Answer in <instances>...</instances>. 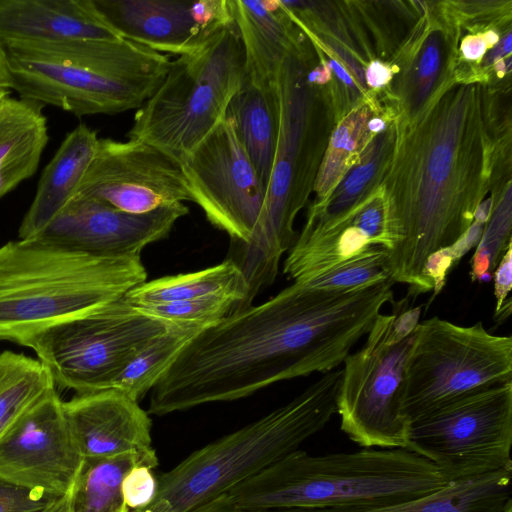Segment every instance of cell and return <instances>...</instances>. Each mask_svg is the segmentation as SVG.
<instances>
[{"mask_svg":"<svg viewBox=\"0 0 512 512\" xmlns=\"http://www.w3.org/2000/svg\"><path fill=\"white\" fill-rule=\"evenodd\" d=\"M496 93L454 75L412 118L395 119L381 186L388 273L408 296L433 290L425 265L470 227L487 192L510 176V117L498 121Z\"/></svg>","mask_w":512,"mask_h":512,"instance_id":"cell-1","label":"cell"},{"mask_svg":"<svg viewBox=\"0 0 512 512\" xmlns=\"http://www.w3.org/2000/svg\"><path fill=\"white\" fill-rule=\"evenodd\" d=\"M393 284L388 278L330 291L294 282L231 312L179 353L152 388L148 413L234 401L279 381L333 371L393 302Z\"/></svg>","mask_w":512,"mask_h":512,"instance_id":"cell-2","label":"cell"},{"mask_svg":"<svg viewBox=\"0 0 512 512\" xmlns=\"http://www.w3.org/2000/svg\"><path fill=\"white\" fill-rule=\"evenodd\" d=\"M331 70L304 34L280 63L276 152L256 243L232 260L255 298L271 285L282 255L297 236L294 221L305 206L336 124Z\"/></svg>","mask_w":512,"mask_h":512,"instance_id":"cell-3","label":"cell"},{"mask_svg":"<svg viewBox=\"0 0 512 512\" xmlns=\"http://www.w3.org/2000/svg\"><path fill=\"white\" fill-rule=\"evenodd\" d=\"M450 482L406 448H361L312 455L297 449L227 492L251 512L385 505L418 498Z\"/></svg>","mask_w":512,"mask_h":512,"instance_id":"cell-4","label":"cell"},{"mask_svg":"<svg viewBox=\"0 0 512 512\" xmlns=\"http://www.w3.org/2000/svg\"><path fill=\"white\" fill-rule=\"evenodd\" d=\"M5 49L20 98L82 117L140 108L160 87L168 55L126 40L72 39Z\"/></svg>","mask_w":512,"mask_h":512,"instance_id":"cell-5","label":"cell"},{"mask_svg":"<svg viewBox=\"0 0 512 512\" xmlns=\"http://www.w3.org/2000/svg\"><path fill=\"white\" fill-rule=\"evenodd\" d=\"M147 280L140 255L96 256L38 238L0 247V340L43 330L125 296Z\"/></svg>","mask_w":512,"mask_h":512,"instance_id":"cell-6","label":"cell"},{"mask_svg":"<svg viewBox=\"0 0 512 512\" xmlns=\"http://www.w3.org/2000/svg\"><path fill=\"white\" fill-rule=\"evenodd\" d=\"M341 378L342 369L327 372L288 403L196 450L158 476L154 501L139 512H188L300 449L337 413Z\"/></svg>","mask_w":512,"mask_h":512,"instance_id":"cell-7","label":"cell"},{"mask_svg":"<svg viewBox=\"0 0 512 512\" xmlns=\"http://www.w3.org/2000/svg\"><path fill=\"white\" fill-rule=\"evenodd\" d=\"M245 79L244 51L233 23L201 50L171 61L160 87L137 109L127 136L179 161L225 118Z\"/></svg>","mask_w":512,"mask_h":512,"instance_id":"cell-8","label":"cell"},{"mask_svg":"<svg viewBox=\"0 0 512 512\" xmlns=\"http://www.w3.org/2000/svg\"><path fill=\"white\" fill-rule=\"evenodd\" d=\"M413 333L401 388L410 425L466 393L512 382V337L491 334L481 321L461 326L434 316Z\"/></svg>","mask_w":512,"mask_h":512,"instance_id":"cell-9","label":"cell"},{"mask_svg":"<svg viewBox=\"0 0 512 512\" xmlns=\"http://www.w3.org/2000/svg\"><path fill=\"white\" fill-rule=\"evenodd\" d=\"M177 326L142 313L122 297L43 330L26 347L56 386L87 393L110 389L144 346Z\"/></svg>","mask_w":512,"mask_h":512,"instance_id":"cell-10","label":"cell"},{"mask_svg":"<svg viewBox=\"0 0 512 512\" xmlns=\"http://www.w3.org/2000/svg\"><path fill=\"white\" fill-rule=\"evenodd\" d=\"M512 382L476 389L410 425L406 449L449 482L512 466Z\"/></svg>","mask_w":512,"mask_h":512,"instance_id":"cell-11","label":"cell"},{"mask_svg":"<svg viewBox=\"0 0 512 512\" xmlns=\"http://www.w3.org/2000/svg\"><path fill=\"white\" fill-rule=\"evenodd\" d=\"M394 318V311L380 313L362 347L343 362L337 396L340 429L361 448L408 445L410 422L401 411V388L414 333L392 342Z\"/></svg>","mask_w":512,"mask_h":512,"instance_id":"cell-12","label":"cell"},{"mask_svg":"<svg viewBox=\"0 0 512 512\" xmlns=\"http://www.w3.org/2000/svg\"><path fill=\"white\" fill-rule=\"evenodd\" d=\"M179 163L192 201L213 226L230 236V257L250 249L260 233L266 191L232 120L225 116Z\"/></svg>","mask_w":512,"mask_h":512,"instance_id":"cell-13","label":"cell"},{"mask_svg":"<svg viewBox=\"0 0 512 512\" xmlns=\"http://www.w3.org/2000/svg\"><path fill=\"white\" fill-rule=\"evenodd\" d=\"M131 214H145L192 195L179 161L141 140L99 138L77 192Z\"/></svg>","mask_w":512,"mask_h":512,"instance_id":"cell-14","label":"cell"},{"mask_svg":"<svg viewBox=\"0 0 512 512\" xmlns=\"http://www.w3.org/2000/svg\"><path fill=\"white\" fill-rule=\"evenodd\" d=\"M83 460L56 387L0 439V478L55 498L71 491Z\"/></svg>","mask_w":512,"mask_h":512,"instance_id":"cell-15","label":"cell"},{"mask_svg":"<svg viewBox=\"0 0 512 512\" xmlns=\"http://www.w3.org/2000/svg\"><path fill=\"white\" fill-rule=\"evenodd\" d=\"M188 212V207L178 202L145 214H131L76 194L35 238L96 256H136L146 246L166 238Z\"/></svg>","mask_w":512,"mask_h":512,"instance_id":"cell-16","label":"cell"},{"mask_svg":"<svg viewBox=\"0 0 512 512\" xmlns=\"http://www.w3.org/2000/svg\"><path fill=\"white\" fill-rule=\"evenodd\" d=\"M121 38L156 52L190 55L234 23L229 0H93Z\"/></svg>","mask_w":512,"mask_h":512,"instance_id":"cell-17","label":"cell"},{"mask_svg":"<svg viewBox=\"0 0 512 512\" xmlns=\"http://www.w3.org/2000/svg\"><path fill=\"white\" fill-rule=\"evenodd\" d=\"M420 16L389 60L394 76L383 90L398 117H414L454 76L456 27L447 2H422Z\"/></svg>","mask_w":512,"mask_h":512,"instance_id":"cell-18","label":"cell"},{"mask_svg":"<svg viewBox=\"0 0 512 512\" xmlns=\"http://www.w3.org/2000/svg\"><path fill=\"white\" fill-rule=\"evenodd\" d=\"M63 410L84 458L152 448L150 414L118 390L76 393L63 401Z\"/></svg>","mask_w":512,"mask_h":512,"instance_id":"cell-19","label":"cell"},{"mask_svg":"<svg viewBox=\"0 0 512 512\" xmlns=\"http://www.w3.org/2000/svg\"><path fill=\"white\" fill-rule=\"evenodd\" d=\"M375 246L389 250L381 185L337 225L320 232L300 233L288 250L283 273L296 283H304Z\"/></svg>","mask_w":512,"mask_h":512,"instance_id":"cell-20","label":"cell"},{"mask_svg":"<svg viewBox=\"0 0 512 512\" xmlns=\"http://www.w3.org/2000/svg\"><path fill=\"white\" fill-rule=\"evenodd\" d=\"M72 39L123 38L93 0H0V46Z\"/></svg>","mask_w":512,"mask_h":512,"instance_id":"cell-21","label":"cell"},{"mask_svg":"<svg viewBox=\"0 0 512 512\" xmlns=\"http://www.w3.org/2000/svg\"><path fill=\"white\" fill-rule=\"evenodd\" d=\"M229 5L244 51L246 79L273 86L281 61L304 33L278 0H229Z\"/></svg>","mask_w":512,"mask_h":512,"instance_id":"cell-22","label":"cell"},{"mask_svg":"<svg viewBox=\"0 0 512 512\" xmlns=\"http://www.w3.org/2000/svg\"><path fill=\"white\" fill-rule=\"evenodd\" d=\"M98 140L97 131L84 123L66 135L41 174L35 197L19 227V239L38 236L77 194Z\"/></svg>","mask_w":512,"mask_h":512,"instance_id":"cell-23","label":"cell"},{"mask_svg":"<svg viewBox=\"0 0 512 512\" xmlns=\"http://www.w3.org/2000/svg\"><path fill=\"white\" fill-rule=\"evenodd\" d=\"M511 480L512 466H509L450 482L438 491L399 503L266 512H506L512 506Z\"/></svg>","mask_w":512,"mask_h":512,"instance_id":"cell-24","label":"cell"},{"mask_svg":"<svg viewBox=\"0 0 512 512\" xmlns=\"http://www.w3.org/2000/svg\"><path fill=\"white\" fill-rule=\"evenodd\" d=\"M43 106L9 95L0 99V198L35 174L49 140Z\"/></svg>","mask_w":512,"mask_h":512,"instance_id":"cell-25","label":"cell"},{"mask_svg":"<svg viewBox=\"0 0 512 512\" xmlns=\"http://www.w3.org/2000/svg\"><path fill=\"white\" fill-rule=\"evenodd\" d=\"M395 120L374 137L352 166L321 201L313 202L308 210L301 233L327 230L349 216L381 185L395 141Z\"/></svg>","mask_w":512,"mask_h":512,"instance_id":"cell-26","label":"cell"},{"mask_svg":"<svg viewBox=\"0 0 512 512\" xmlns=\"http://www.w3.org/2000/svg\"><path fill=\"white\" fill-rule=\"evenodd\" d=\"M226 116L266 191L271 176L279 126L275 84L261 87L245 79L229 103Z\"/></svg>","mask_w":512,"mask_h":512,"instance_id":"cell-27","label":"cell"},{"mask_svg":"<svg viewBox=\"0 0 512 512\" xmlns=\"http://www.w3.org/2000/svg\"><path fill=\"white\" fill-rule=\"evenodd\" d=\"M216 296L235 299L237 310L251 306L246 278L229 258L199 271L146 280L128 291L124 298L134 306H144Z\"/></svg>","mask_w":512,"mask_h":512,"instance_id":"cell-28","label":"cell"},{"mask_svg":"<svg viewBox=\"0 0 512 512\" xmlns=\"http://www.w3.org/2000/svg\"><path fill=\"white\" fill-rule=\"evenodd\" d=\"M386 105L387 100L381 92H371L336 122L314 184V202L324 199L359 161L367 146L377 136L370 132L368 122L383 111Z\"/></svg>","mask_w":512,"mask_h":512,"instance_id":"cell-29","label":"cell"},{"mask_svg":"<svg viewBox=\"0 0 512 512\" xmlns=\"http://www.w3.org/2000/svg\"><path fill=\"white\" fill-rule=\"evenodd\" d=\"M158 463L153 447L109 457L84 458L70 491L72 512H129L121 494L124 476L138 464L155 469Z\"/></svg>","mask_w":512,"mask_h":512,"instance_id":"cell-30","label":"cell"},{"mask_svg":"<svg viewBox=\"0 0 512 512\" xmlns=\"http://www.w3.org/2000/svg\"><path fill=\"white\" fill-rule=\"evenodd\" d=\"M57 387L37 358L0 352V439L39 399Z\"/></svg>","mask_w":512,"mask_h":512,"instance_id":"cell-31","label":"cell"},{"mask_svg":"<svg viewBox=\"0 0 512 512\" xmlns=\"http://www.w3.org/2000/svg\"><path fill=\"white\" fill-rule=\"evenodd\" d=\"M203 329L177 326L153 338L113 381L115 389L139 402L152 390L184 347Z\"/></svg>","mask_w":512,"mask_h":512,"instance_id":"cell-32","label":"cell"},{"mask_svg":"<svg viewBox=\"0 0 512 512\" xmlns=\"http://www.w3.org/2000/svg\"><path fill=\"white\" fill-rule=\"evenodd\" d=\"M491 211L476 251L472 256V281L485 272L493 273L511 241V178L497 183L492 189Z\"/></svg>","mask_w":512,"mask_h":512,"instance_id":"cell-33","label":"cell"},{"mask_svg":"<svg viewBox=\"0 0 512 512\" xmlns=\"http://www.w3.org/2000/svg\"><path fill=\"white\" fill-rule=\"evenodd\" d=\"M388 255L384 246H375L299 284L330 291L353 290L371 285L389 278Z\"/></svg>","mask_w":512,"mask_h":512,"instance_id":"cell-34","label":"cell"},{"mask_svg":"<svg viewBox=\"0 0 512 512\" xmlns=\"http://www.w3.org/2000/svg\"><path fill=\"white\" fill-rule=\"evenodd\" d=\"M135 307L150 317L174 325L206 329L237 310L238 302L233 298L216 296Z\"/></svg>","mask_w":512,"mask_h":512,"instance_id":"cell-35","label":"cell"},{"mask_svg":"<svg viewBox=\"0 0 512 512\" xmlns=\"http://www.w3.org/2000/svg\"><path fill=\"white\" fill-rule=\"evenodd\" d=\"M154 468L138 464L124 476L121 485L122 499L129 512H139L149 507L158 491V477Z\"/></svg>","mask_w":512,"mask_h":512,"instance_id":"cell-36","label":"cell"},{"mask_svg":"<svg viewBox=\"0 0 512 512\" xmlns=\"http://www.w3.org/2000/svg\"><path fill=\"white\" fill-rule=\"evenodd\" d=\"M55 499L0 478V512H40Z\"/></svg>","mask_w":512,"mask_h":512,"instance_id":"cell-37","label":"cell"},{"mask_svg":"<svg viewBox=\"0 0 512 512\" xmlns=\"http://www.w3.org/2000/svg\"><path fill=\"white\" fill-rule=\"evenodd\" d=\"M456 263L450 246L441 248L428 257L425 271L433 283L432 291L434 292V296L441 292L445 285L448 271Z\"/></svg>","mask_w":512,"mask_h":512,"instance_id":"cell-38","label":"cell"},{"mask_svg":"<svg viewBox=\"0 0 512 512\" xmlns=\"http://www.w3.org/2000/svg\"><path fill=\"white\" fill-rule=\"evenodd\" d=\"M407 303L408 299H403L394 304L395 318L390 335L394 343L401 342L410 336L419 323L421 308H405Z\"/></svg>","mask_w":512,"mask_h":512,"instance_id":"cell-39","label":"cell"},{"mask_svg":"<svg viewBox=\"0 0 512 512\" xmlns=\"http://www.w3.org/2000/svg\"><path fill=\"white\" fill-rule=\"evenodd\" d=\"M493 278L497 313L506 302L512 288V242L494 269Z\"/></svg>","mask_w":512,"mask_h":512,"instance_id":"cell-40","label":"cell"},{"mask_svg":"<svg viewBox=\"0 0 512 512\" xmlns=\"http://www.w3.org/2000/svg\"><path fill=\"white\" fill-rule=\"evenodd\" d=\"M394 76V70L389 62L374 59L370 61L364 71L365 83L370 92L385 90Z\"/></svg>","mask_w":512,"mask_h":512,"instance_id":"cell-41","label":"cell"},{"mask_svg":"<svg viewBox=\"0 0 512 512\" xmlns=\"http://www.w3.org/2000/svg\"><path fill=\"white\" fill-rule=\"evenodd\" d=\"M40 512H72L70 504V492L64 496L56 498Z\"/></svg>","mask_w":512,"mask_h":512,"instance_id":"cell-42","label":"cell"},{"mask_svg":"<svg viewBox=\"0 0 512 512\" xmlns=\"http://www.w3.org/2000/svg\"><path fill=\"white\" fill-rule=\"evenodd\" d=\"M0 89L10 90V75L5 49L0 46Z\"/></svg>","mask_w":512,"mask_h":512,"instance_id":"cell-43","label":"cell"},{"mask_svg":"<svg viewBox=\"0 0 512 512\" xmlns=\"http://www.w3.org/2000/svg\"><path fill=\"white\" fill-rule=\"evenodd\" d=\"M493 278V273L490 271L485 272L483 275H481L478 279L480 282H489Z\"/></svg>","mask_w":512,"mask_h":512,"instance_id":"cell-44","label":"cell"},{"mask_svg":"<svg viewBox=\"0 0 512 512\" xmlns=\"http://www.w3.org/2000/svg\"><path fill=\"white\" fill-rule=\"evenodd\" d=\"M7 95H10V90H7V89H0V99L7 96Z\"/></svg>","mask_w":512,"mask_h":512,"instance_id":"cell-45","label":"cell"},{"mask_svg":"<svg viewBox=\"0 0 512 512\" xmlns=\"http://www.w3.org/2000/svg\"><path fill=\"white\" fill-rule=\"evenodd\" d=\"M506 512H512V506H511V507H509V508L506 510Z\"/></svg>","mask_w":512,"mask_h":512,"instance_id":"cell-46","label":"cell"}]
</instances>
